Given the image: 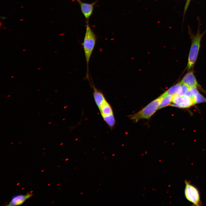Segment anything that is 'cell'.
I'll list each match as a JSON object with an SVG mask.
<instances>
[{"label": "cell", "instance_id": "cell-1", "mask_svg": "<svg viewBox=\"0 0 206 206\" xmlns=\"http://www.w3.org/2000/svg\"><path fill=\"white\" fill-rule=\"evenodd\" d=\"M90 84L93 90V95L95 102L104 120L111 128L115 123L112 109L103 92L96 87L93 82Z\"/></svg>", "mask_w": 206, "mask_h": 206}, {"label": "cell", "instance_id": "cell-2", "mask_svg": "<svg viewBox=\"0 0 206 206\" xmlns=\"http://www.w3.org/2000/svg\"><path fill=\"white\" fill-rule=\"evenodd\" d=\"M86 25L85 36L82 43V46L86 63L87 70L86 78L89 80V64L96 41V36L91 29L86 20Z\"/></svg>", "mask_w": 206, "mask_h": 206}, {"label": "cell", "instance_id": "cell-3", "mask_svg": "<svg viewBox=\"0 0 206 206\" xmlns=\"http://www.w3.org/2000/svg\"><path fill=\"white\" fill-rule=\"evenodd\" d=\"M162 98V97L160 96L153 100L138 112L130 115V119L135 122L141 119H149L159 110Z\"/></svg>", "mask_w": 206, "mask_h": 206}, {"label": "cell", "instance_id": "cell-4", "mask_svg": "<svg viewBox=\"0 0 206 206\" xmlns=\"http://www.w3.org/2000/svg\"><path fill=\"white\" fill-rule=\"evenodd\" d=\"M203 34H200L198 31L192 39L188 59L187 68L188 70L194 65L198 55L200 47V42Z\"/></svg>", "mask_w": 206, "mask_h": 206}, {"label": "cell", "instance_id": "cell-5", "mask_svg": "<svg viewBox=\"0 0 206 206\" xmlns=\"http://www.w3.org/2000/svg\"><path fill=\"white\" fill-rule=\"evenodd\" d=\"M185 183L184 194L186 199L195 206L201 205L199 193L198 189L186 180L185 181Z\"/></svg>", "mask_w": 206, "mask_h": 206}, {"label": "cell", "instance_id": "cell-6", "mask_svg": "<svg viewBox=\"0 0 206 206\" xmlns=\"http://www.w3.org/2000/svg\"><path fill=\"white\" fill-rule=\"evenodd\" d=\"M76 1L80 5L82 12L86 20H88L93 13L94 5L96 4L97 0L91 3L84 2L81 0Z\"/></svg>", "mask_w": 206, "mask_h": 206}, {"label": "cell", "instance_id": "cell-7", "mask_svg": "<svg viewBox=\"0 0 206 206\" xmlns=\"http://www.w3.org/2000/svg\"><path fill=\"white\" fill-rule=\"evenodd\" d=\"M180 83L181 84L187 86L189 88H196L198 85L196 79L192 71L186 74Z\"/></svg>", "mask_w": 206, "mask_h": 206}, {"label": "cell", "instance_id": "cell-8", "mask_svg": "<svg viewBox=\"0 0 206 206\" xmlns=\"http://www.w3.org/2000/svg\"><path fill=\"white\" fill-rule=\"evenodd\" d=\"M32 195V194L27 193L25 195H17L13 196L10 202L7 206H15L22 204L27 199Z\"/></svg>", "mask_w": 206, "mask_h": 206}, {"label": "cell", "instance_id": "cell-9", "mask_svg": "<svg viewBox=\"0 0 206 206\" xmlns=\"http://www.w3.org/2000/svg\"><path fill=\"white\" fill-rule=\"evenodd\" d=\"M181 103L178 108H187L194 105L195 103L193 99L186 95H182Z\"/></svg>", "mask_w": 206, "mask_h": 206}, {"label": "cell", "instance_id": "cell-10", "mask_svg": "<svg viewBox=\"0 0 206 206\" xmlns=\"http://www.w3.org/2000/svg\"><path fill=\"white\" fill-rule=\"evenodd\" d=\"M162 97L159 110L171 104L172 101V95H167L161 96Z\"/></svg>", "mask_w": 206, "mask_h": 206}, {"label": "cell", "instance_id": "cell-11", "mask_svg": "<svg viewBox=\"0 0 206 206\" xmlns=\"http://www.w3.org/2000/svg\"><path fill=\"white\" fill-rule=\"evenodd\" d=\"M181 85L180 83H178L172 86L165 92L161 95L165 96L167 95H173L177 94L179 88Z\"/></svg>", "mask_w": 206, "mask_h": 206}, {"label": "cell", "instance_id": "cell-12", "mask_svg": "<svg viewBox=\"0 0 206 206\" xmlns=\"http://www.w3.org/2000/svg\"><path fill=\"white\" fill-rule=\"evenodd\" d=\"M195 104L204 102H206V98H204L199 92L197 94L193 99Z\"/></svg>", "mask_w": 206, "mask_h": 206}, {"label": "cell", "instance_id": "cell-13", "mask_svg": "<svg viewBox=\"0 0 206 206\" xmlns=\"http://www.w3.org/2000/svg\"><path fill=\"white\" fill-rule=\"evenodd\" d=\"M199 93L196 88H189L186 95L188 96L193 100L195 96Z\"/></svg>", "mask_w": 206, "mask_h": 206}, {"label": "cell", "instance_id": "cell-14", "mask_svg": "<svg viewBox=\"0 0 206 206\" xmlns=\"http://www.w3.org/2000/svg\"><path fill=\"white\" fill-rule=\"evenodd\" d=\"M189 89L187 86L181 84L177 94L180 95H185Z\"/></svg>", "mask_w": 206, "mask_h": 206}]
</instances>
